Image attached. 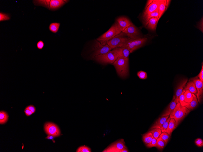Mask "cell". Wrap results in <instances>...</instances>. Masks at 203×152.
Wrapping results in <instances>:
<instances>
[{
  "label": "cell",
  "mask_w": 203,
  "mask_h": 152,
  "mask_svg": "<svg viewBox=\"0 0 203 152\" xmlns=\"http://www.w3.org/2000/svg\"><path fill=\"white\" fill-rule=\"evenodd\" d=\"M190 112L186 106L182 107L179 102L177 103L175 108L170 115L171 118L175 120L176 127L178 126L181 121Z\"/></svg>",
  "instance_id": "6da1fadb"
},
{
  "label": "cell",
  "mask_w": 203,
  "mask_h": 152,
  "mask_svg": "<svg viewBox=\"0 0 203 152\" xmlns=\"http://www.w3.org/2000/svg\"><path fill=\"white\" fill-rule=\"evenodd\" d=\"M129 59H119L112 64L116 69L118 75L121 78H125L129 74Z\"/></svg>",
  "instance_id": "7a4b0ae2"
},
{
  "label": "cell",
  "mask_w": 203,
  "mask_h": 152,
  "mask_svg": "<svg viewBox=\"0 0 203 152\" xmlns=\"http://www.w3.org/2000/svg\"><path fill=\"white\" fill-rule=\"evenodd\" d=\"M122 32V31L115 22L109 30L98 38L97 40L101 44L105 45L108 41L119 35Z\"/></svg>",
  "instance_id": "3957f363"
},
{
  "label": "cell",
  "mask_w": 203,
  "mask_h": 152,
  "mask_svg": "<svg viewBox=\"0 0 203 152\" xmlns=\"http://www.w3.org/2000/svg\"><path fill=\"white\" fill-rule=\"evenodd\" d=\"M93 58L98 62L103 64H113L118 59L117 54L114 49L105 54L98 55Z\"/></svg>",
  "instance_id": "277c9868"
},
{
  "label": "cell",
  "mask_w": 203,
  "mask_h": 152,
  "mask_svg": "<svg viewBox=\"0 0 203 152\" xmlns=\"http://www.w3.org/2000/svg\"><path fill=\"white\" fill-rule=\"evenodd\" d=\"M147 39L146 38L138 37L131 38L122 47L127 48L131 53L143 47L146 42Z\"/></svg>",
  "instance_id": "5b68a950"
},
{
  "label": "cell",
  "mask_w": 203,
  "mask_h": 152,
  "mask_svg": "<svg viewBox=\"0 0 203 152\" xmlns=\"http://www.w3.org/2000/svg\"><path fill=\"white\" fill-rule=\"evenodd\" d=\"M125 36L124 33L122 32L119 35L108 41L106 44L113 49L116 48L122 47L131 39L130 38L125 37Z\"/></svg>",
  "instance_id": "8992f818"
},
{
  "label": "cell",
  "mask_w": 203,
  "mask_h": 152,
  "mask_svg": "<svg viewBox=\"0 0 203 152\" xmlns=\"http://www.w3.org/2000/svg\"><path fill=\"white\" fill-rule=\"evenodd\" d=\"M113 49L107 44L105 45L101 44L98 40H96L93 44L92 50L93 51L91 58L94 57L98 55L105 54Z\"/></svg>",
  "instance_id": "52a82bcc"
},
{
  "label": "cell",
  "mask_w": 203,
  "mask_h": 152,
  "mask_svg": "<svg viewBox=\"0 0 203 152\" xmlns=\"http://www.w3.org/2000/svg\"><path fill=\"white\" fill-rule=\"evenodd\" d=\"M126 147L124 140L120 139L112 143L103 152H120L121 150Z\"/></svg>",
  "instance_id": "ba28073f"
},
{
  "label": "cell",
  "mask_w": 203,
  "mask_h": 152,
  "mask_svg": "<svg viewBox=\"0 0 203 152\" xmlns=\"http://www.w3.org/2000/svg\"><path fill=\"white\" fill-rule=\"evenodd\" d=\"M44 127L45 132L49 135L56 137L60 135V129L55 124L50 122L47 123L45 124Z\"/></svg>",
  "instance_id": "9c48e42d"
},
{
  "label": "cell",
  "mask_w": 203,
  "mask_h": 152,
  "mask_svg": "<svg viewBox=\"0 0 203 152\" xmlns=\"http://www.w3.org/2000/svg\"><path fill=\"white\" fill-rule=\"evenodd\" d=\"M124 35L131 38H136L139 37L140 33L137 28L133 24L126 28L122 32Z\"/></svg>",
  "instance_id": "30bf717a"
},
{
  "label": "cell",
  "mask_w": 203,
  "mask_h": 152,
  "mask_svg": "<svg viewBox=\"0 0 203 152\" xmlns=\"http://www.w3.org/2000/svg\"><path fill=\"white\" fill-rule=\"evenodd\" d=\"M192 80L195 83L196 89H197V93L196 95H197L198 101L200 103L203 96V82L197 77L192 79Z\"/></svg>",
  "instance_id": "8fae6325"
},
{
  "label": "cell",
  "mask_w": 203,
  "mask_h": 152,
  "mask_svg": "<svg viewBox=\"0 0 203 152\" xmlns=\"http://www.w3.org/2000/svg\"><path fill=\"white\" fill-rule=\"evenodd\" d=\"M160 1V0L153 1L149 5L146 6L143 14V18L151 13L158 10Z\"/></svg>",
  "instance_id": "7c38bea8"
},
{
  "label": "cell",
  "mask_w": 203,
  "mask_h": 152,
  "mask_svg": "<svg viewBox=\"0 0 203 152\" xmlns=\"http://www.w3.org/2000/svg\"><path fill=\"white\" fill-rule=\"evenodd\" d=\"M116 23L119 26L122 31H123L127 27L133 25L130 21L128 18L122 17L117 18Z\"/></svg>",
  "instance_id": "4fadbf2b"
},
{
  "label": "cell",
  "mask_w": 203,
  "mask_h": 152,
  "mask_svg": "<svg viewBox=\"0 0 203 152\" xmlns=\"http://www.w3.org/2000/svg\"><path fill=\"white\" fill-rule=\"evenodd\" d=\"M117 55L118 59L128 58L131 53L127 48L120 47L114 49Z\"/></svg>",
  "instance_id": "5bb4252c"
},
{
  "label": "cell",
  "mask_w": 203,
  "mask_h": 152,
  "mask_svg": "<svg viewBox=\"0 0 203 152\" xmlns=\"http://www.w3.org/2000/svg\"><path fill=\"white\" fill-rule=\"evenodd\" d=\"M67 1L65 0H51L49 9L51 10H55L60 8L61 7L67 2Z\"/></svg>",
  "instance_id": "9a60e30c"
},
{
  "label": "cell",
  "mask_w": 203,
  "mask_h": 152,
  "mask_svg": "<svg viewBox=\"0 0 203 152\" xmlns=\"http://www.w3.org/2000/svg\"><path fill=\"white\" fill-rule=\"evenodd\" d=\"M188 81L187 79H184L182 80L179 83L176 90L175 96V99H176L179 101V96L181 94L184 87Z\"/></svg>",
  "instance_id": "2e32d148"
},
{
  "label": "cell",
  "mask_w": 203,
  "mask_h": 152,
  "mask_svg": "<svg viewBox=\"0 0 203 152\" xmlns=\"http://www.w3.org/2000/svg\"><path fill=\"white\" fill-rule=\"evenodd\" d=\"M170 1H164V0H161H161L160 1L158 9L159 13V21L167 10Z\"/></svg>",
  "instance_id": "e0dca14e"
},
{
  "label": "cell",
  "mask_w": 203,
  "mask_h": 152,
  "mask_svg": "<svg viewBox=\"0 0 203 152\" xmlns=\"http://www.w3.org/2000/svg\"><path fill=\"white\" fill-rule=\"evenodd\" d=\"M179 102L175 99V96H174L173 100L170 104L168 107L165 111L161 115V117L169 115H170L173 110L175 108L177 103Z\"/></svg>",
  "instance_id": "ac0fdd59"
},
{
  "label": "cell",
  "mask_w": 203,
  "mask_h": 152,
  "mask_svg": "<svg viewBox=\"0 0 203 152\" xmlns=\"http://www.w3.org/2000/svg\"><path fill=\"white\" fill-rule=\"evenodd\" d=\"M159 21L158 19L152 17L149 20L146 26L147 28L150 30L154 31L156 28V26Z\"/></svg>",
  "instance_id": "d6986e66"
},
{
  "label": "cell",
  "mask_w": 203,
  "mask_h": 152,
  "mask_svg": "<svg viewBox=\"0 0 203 152\" xmlns=\"http://www.w3.org/2000/svg\"><path fill=\"white\" fill-rule=\"evenodd\" d=\"M169 115L162 117H160L151 127V129L158 128H160L161 126L166 121L168 118Z\"/></svg>",
  "instance_id": "ffe728a7"
},
{
  "label": "cell",
  "mask_w": 203,
  "mask_h": 152,
  "mask_svg": "<svg viewBox=\"0 0 203 152\" xmlns=\"http://www.w3.org/2000/svg\"><path fill=\"white\" fill-rule=\"evenodd\" d=\"M185 89L186 90H188L192 94H194L195 95H196L197 94V91L196 88L195 84L194 81L192 80L189 81L187 83Z\"/></svg>",
  "instance_id": "44dd1931"
},
{
  "label": "cell",
  "mask_w": 203,
  "mask_h": 152,
  "mask_svg": "<svg viewBox=\"0 0 203 152\" xmlns=\"http://www.w3.org/2000/svg\"><path fill=\"white\" fill-rule=\"evenodd\" d=\"M193 96V99L192 102L186 107L190 111L193 110L198 105V101L197 96L195 95L192 94Z\"/></svg>",
  "instance_id": "7402d4cb"
},
{
  "label": "cell",
  "mask_w": 203,
  "mask_h": 152,
  "mask_svg": "<svg viewBox=\"0 0 203 152\" xmlns=\"http://www.w3.org/2000/svg\"><path fill=\"white\" fill-rule=\"evenodd\" d=\"M175 124V121L174 119H171L169 122L166 132L170 136L171 135L173 131L176 128Z\"/></svg>",
  "instance_id": "603a6c76"
},
{
  "label": "cell",
  "mask_w": 203,
  "mask_h": 152,
  "mask_svg": "<svg viewBox=\"0 0 203 152\" xmlns=\"http://www.w3.org/2000/svg\"><path fill=\"white\" fill-rule=\"evenodd\" d=\"M153 136L152 133L150 132L144 134L143 135V140L146 145L151 144Z\"/></svg>",
  "instance_id": "cb8c5ba5"
},
{
  "label": "cell",
  "mask_w": 203,
  "mask_h": 152,
  "mask_svg": "<svg viewBox=\"0 0 203 152\" xmlns=\"http://www.w3.org/2000/svg\"><path fill=\"white\" fill-rule=\"evenodd\" d=\"M159 17V13L158 10L148 15L144 18H143L145 26H146L149 20L152 17H155L158 19ZM159 21V20H158Z\"/></svg>",
  "instance_id": "d4e9b609"
},
{
  "label": "cell",
  "mask_w": 203,
  "mask_h": 152,
  "mask_svg": "<svg viewBox=\"0 0 203 152\" xmlns=\"http://www.w3.org/2000/svg\"><path fill=\"white\" fill-rule=\"evenodd\" d=\"M185 101L187 103H190L193 99L192 94L188 90H186L184 94Z\"/></svg>",
  "instance_id": "484cf974"
},
{
  "label": "cell",
  "mask_w": 203,
  "mask_h": 152,
  "mask_svg": "<svg viewBox=\"0 0 203 152\" xmlns=\"http://www.w3.org/2000/svg\"><path fill=\"white\" fill-rule=\"evenodd\" d=\"M60 24L58 23H53L51 24L49 26L50 31L54 33H56L58 31Z\"/></svg>",
  "instance_id": "4316f807"
},
{
  "label": "cell",
  "mask_w": 203,
  "mask_h": 152,
  "mask_svg": "<svg viewBox=\"0 0 203 152\" xmlns=\"http://www.w3.org/2000/svg\"><path fill=\"white\" fill-rule=\"evenodd\" d=\"M8 115L7 113L4 111H1L0 112V124L5 123L8 120Z\"/></svg>",
  "instance_id": "83f0119b"
},
{
  "label": "cell",
  "mask_w": 203,
  "mask_h": 152,
  "mask_svg": "<svg viewBox=\"0 0 203 152\" xmlns=\"http://www.w3.org/2000/svg\"><path fill=\"white\" fill-rule=\"evenodd\" d=\"M166 142L159 137L156 140V147L159 150H162L166 146Z\"/></svg>",
  "instance_id": "f1b7e54d"
},
{
  "label": "cell",
  "mask_w": 203,
  "mask_h": 152,
  "mask_svg": "<svg viewBox=\"0 0 203 152\" xmlns=\"http://www.w3.org/2000/svg\"><path fill=\"white\" fill-rule=\"evenodd\" d=\"M151 129L149 132L151 133L153 137L157 140L162 133L161 130V129L158 128H155Z\"/></svg>",
  "instance_id": "f546056e"
},
{
  "label": "cell",
  "mask_w": 203,
  "mask_h": 152,
  "mask_svg": "<svg viewBox=\"0 0 203 152\" xmlns=\"http://www.w3.org/2000/svg\"><path fill=\"white\" fill-rule=\"evenodd\" d=\"M186 90L184 88L181 94L179 96V101L180 103L181 106L182 107H185L189 103H187L185 101L184 94Z\"/></svg>",
  "instance_id": "4dcf8cb0"
},
{
  "label": "cell",
  "mask_w": 203,
  "mask_h": 152,
  "mask_svg": "<svg viewBox=\"0 0 203 152\" xmlns=\"http://www.w3.org/2000/svg\"><path fill=\"white\" fill-rule=\"evenodd\" d=\"M10 19V15L8 14L0 12V22L8 20Z\"/></svg>",
  "instance_id": "1f68e13d"
},
{
  "label": "cell",
  "mask_w": 203,
  "mask_h": 152,
  "mask_svg": "<svg viewBox=\"0 0 203 152\" xmlns=\"http://www.w3.org/2000/svg\"><path fill=\"white\" fill-rule=\"evenodd\" d=\"M159 137L164 140L166 144L168 142L170 138V136L165 132L161 133Z\"/></svg>",
  "instance_id": "d6a6232c"
},
{
  "label": "cell",
  "mask_w": 203,
  "mask_h": 152,
  "mask_svg": "<svg viewBox=\"0 0 203 152\" xmlns=\"http://www.w3.org/2000/svg\"><path fill=\"white\" fill-rule=\"evenodd\" d=\"M171 119L170 117H169L166 121L161 126L160 129L161 130L162 132H166V130L168 127V124Z\"/></svg>",
  "instance_id": "836d02e7"
},
{
  "label": "cell",
  "mask_w": 203,
  "mask_h": 152,
  "mask_svg": "<svg viewBox=\"0 0 203 152\" xmlns=\"http://www.w3.org/2000/svg\"><path fill=\"white\" fill-rule=\"evenodd\" d=\"M137 75L139 78L141 79H146L147 78V73L143 71H140L138 72L137 73Z\"/></svg>",
  "instance_id": "e575fe53"
},
{
  "label": "cell",
  "mask_w": 203,
  "mask_h": 152,
  "mask_svg": "<svg viewBox=\"0 0 203 152\" xmlns=\"http://www.w3.org/2000/svg\"><path fill=\"white\" fill-rule=\"evenodd\" d=\"M77 152H91V149L88 147L86 146H82L79 147L77 150Z\"/></svg>",
  "instance_id": "d590c367"
},
{
  "label": "cell",
  "mask_w": 203,
  "mask_h": 152,
  "mask_svg": "<svg viewBox=\"0 0 203 152\" xmlns=\"http://www.w3.org/2000/svg\"><path fill=\"white\" fill-rule=\"evenodd\" d=\"M156 139L153 137L151 144L146 145V146L148 148L156 147Z\"/></svg>",
  "instance_id": "8d00e7d4"
},
{
  "label": "cell",
  "mask_w": 203,
  "mask_h": 152,
  "mask_svg": "<svg viewBox=\"0 0 203 152\" xmlns=\"http://www.w3.org/2000/svg\"><path fill=\"white\" fill-rule=\"evenodd\" d=\"M196 145L199 147H202L203 146V141L202 140L200 139H198L196 140L195 141Z\"/></svg>",
  "instance_id": "74e56055"
},
{
  "label": "cell",
  "mask_w": 203,
  "mask_h": 152,
  "mask_svg": "<svg viewBox=\"0 0 203 152\" xmlns=\"http://www.w3.org/2000/svg\"><path fill=\"white\" fill-rule=\"evenodd\" d=\"M44 46V43L42 40H40L37 44V48L39 50H42Z\"/></svg>",
  "instance_id": "f35d334b"
},
{
  "label": "cell",
  "mask_w": 203,
  "mask_h": 152,
  "mask_svg": "<svg viewBox=\"0 0 203 152\" xmlns=\"http://www.w3.org/2000/svg\"><path fill=\"white\" fill-rule=\"evenodd\" d=\"M196 77L199 78V79L202 82H203V64L202 65V69H201V71L200 73Z\"/></svg>",
  "instance_id": "ab89813d"
},
{
  "label": "cell",
  "mask_w": 203,
  "mask_h": 152,
  "mask_svg": "<svg viewBox=\"0 0 203 152\" xmlns=\"http://www.w3.org/2000/svg\"><path fill=\"white\" fill-rule=\"evenodd\" d=\"M32 112L33 114L35 113L36 111V108L34 106L31 105L26 107Z\"/></svg>",
  "instance_id": "60d3db41"
},
{
  "label": "cell",
  "mask_w": 203,
  "mask_h": 152,
  "mask_svg": "<svg viewBox=\"0 0 203 152\" xmlns=\"http://www.w3.org/2000/svg\"><path fill=\"white\" fill-rule=\"evenodd\" d=\"M26 115L28 116H29L33 114L32 112L28 108L26 107L24 111Z\"/></svg>",
  "instance_id": "b9f144b4"
},
{
  "label": "cell",
  "mask_w": 203,
  "mask_h": 152,
  "mask_svg": "<svg viewBox=\"0 0 203 152\" xmlns=\"http://www.w3.org/2000/svg\"><path fill=\"white\" fill-rule=\"evenodd\" d=\"M55 137L52 135H49L48 136L46 137V139L48 140H52L54 142H55L54 141V139Z\"/></svg>",
  "instance_id": "7bdbcfd3"
},
{
  "label": "cell",
  "mask_w": 203,
  "mask_h": 152,
  "mask_svg": "<svg viewBox=\"0 0 203 152\" xmlns=\"http://www.w3.org/2000/svg\"><path fill=\"white\" fill-rule=\"evenodd\" d=\"M129 151L127 149V147L124 148L122 149L121 150L120 152H128Z\"/></svg>",
  "instance_id": "ee69618b"
}]
</instances>
